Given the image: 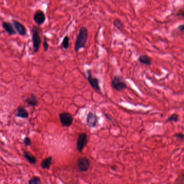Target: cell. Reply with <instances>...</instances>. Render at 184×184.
Segmentation results:
<instances>
[{
    "instance_id": "obj_5",
    "label": "cell",
    "mask_w": 184,
    "mask_h": 184,
    "mask_svg": "<svg viewBox=\"0 0 184 184\" xmlns=\"http://www.w3.org/2000/svg\"><path fill=\"white\" fill-rule=\"evenodd\" d=\"M90 161L87 157H80L77 161V167L80 172H86L89 169Z\"/></svg>"
},
{
    "instance_id": "obj_13",
    "label": "cell",
    "mask_w": 184,
    "mask_h": 184,
    "mask_svg": "<svg viewBox=\"0 0 184 184\" xmlns=\"http://www.w3.org/2000/svg\"><path fill=\"white\" fill-rule=\"evenodd\" d=\"M52 162V157L50 156L45 158L41 163V167L45 169V170H49L50 168V166L51 165Z\"/></svg>"
},
{
    "instance_id": "obj_9",
    "label": "cell",
    "mask_w": 184,
    "mask_h": 184,
    "mask_svg": "<svg viewBox=\"0 0 184 184\" xmlns=\"http://www.w3.org/2000/svg\"><path fill=\"white\" fill-rule=\"evenodd\" d=\"M98 117L94 113L90 112L87 116V124L90 128H94L98 123Z\"/></svg>"
},
{
    "instance_id": "obj_7",
    "label": "cell",
    "mask_w": 184,
    "mask_h": 184,
    "mask_svg": "<svg viewBox=\"0 0 184 184\" xmlns=\"http://www.w3.org/2000/svg\"><path fill=\"white\" fill-rule=\"evenodd\" d=\"M46 17L44 13L41 10H37L33 15V20L36 24L39 27L45 22Z\"/></svg>"
},
{
    "instance_id": "obj_8",
    "label": "cell",
    "mask_w": 184,
    "mask_h": 184,
    "mask_svg": "<svg viewBox=\"0 0 184 184\" xmlns=\"http://www.w3.org/2000/svg\"><path fill=\"white\" fill-rule=\"evenodd\" d=\"M87 80L90 83V85L92 86V87L96 91H100V87L99 85V80L98 78H95L92 76V74L90 72V70L87 71Z\"/></svg>"
},
{
    "instance_id": "obj_10",
    "label": "cell",
    "mask_w": 184,
    "mask_h": 184,
    "mask_svg": "<svg viewBox=\"0 0 184 184\" xmlns=\"http://www.w3.org/2000/svg\"><path fill=\"white\" fill-rule=\"evenodd\" d=\"M13 23L16 30L19 35L21 36H25L27 34V29L22 23L16 20H13Z\"/></svg>"
},
{
    "instance_id": "obj_16",
    "label": "cell",
    "mask_w": 184,
    "mask_h": 184,
    "mask_svg": "<svg viewBox=\"0 0 184 184\" xmlns=\"http://www.w3.org/2000/svg\"><path fill=\"white\" fill-rule=\"evenodd\" d=\"M23 155H24V157H25V158L30 164H35L37 162L36 157H35L34 156H33L30 153L26 151H24L23 153Z\"/></svg>"
},
{
    "instance_id": "obj_21",
    "label": "cell",
    "mask_w": 184,
    "mask_h": 184,
    "mask_svg": "<svg viewBox=\"0 0 184 184\" xmlns=\"http://www.w3.org/2000/svg\"><path fill=\"white\" fill-rule=\"evenodd\" d=\"M23 142H24V144L27 147L31 145V140L28 137H26L24 138V139L23 140Z\"/></svg>"
},
{
    "instance_id": "obj_3",
    "label": "cell",
    "mask_w": 184,
    "mask_h": 184,
    "mask_svg": "<svg viewBox=\"0 0 184 184\" xmlns=\"http://www.w3.org/2000/svg\"><path fill=\"white\" fill-rule=\"evenodd\" d=\"M111 85L114 90L118 91H121L127 88V85H126L122 77L119 76H114V78L111 82Z\"/></svg>"
},
{
    "instance_id": "obj_18",
    "label": "cell",
    "mask_w": 184,
    "mask_h": 184,
    "mask_svg": "<svg viewBox=\"0 0 184 184\" xmlns=\"http://www.w3.org/2000/svg\"><path fill=\"white\" fill-rule=\"evenodd\" d=\"M70 45V38L68 36L64 37L63 41L62 43V46L65 50H67Z\"/></svg>"
},
{
    "instance_id": "obj_14",
    "label": "cell",
    "mask_w": 184,
    "mask_h": 184,
    "mask_svg": "<svg viewBox=\"0 0 184 184\" xmlns=\"http://www.w3.org/2000/svg\"><path fill=\"white\" fill-rule=\"evenodd\" d=\"M139 62L143 64L150 66L152 64V60L147 55H141L138 59Z\"/></svg>"
},
{
    "instance_id": "obj_19",
    "label": "cell",
    "mask_w": 184,
    "mask_h": 184,
    "mask_svg": "<svg viewBox=\"0 0 184 184\" xmlns=\"http://www.w3.org/2000/svg\"><path fill=\"white\" fill-rule=\"evenodd\" d=\"M178 120H179V115L176 113H174L167 118L166 122H177L178 121Z\"/></svg>"
},
{
    "instance_id": "obj_24",
    "label": "cell",
    "mask_w": 184,
    "mask_h": 184,
    "mask_svg": "<svg viewBox=\"0 0 184 184\" xmlns=\"http://www.w3.org/2000/svg\"><path fill=\"white\" fill-rule=\"evenodd\" d=\"M174 136H175V137L178 139H184V135L183 134L181 133H178L176 134L175 135H174Z\"/></svg>"
},
{
    "instance_id": "obj_4",
    "label": "cell",
    "mask_w": 184,
    "mask_h": 184,
    "mask_svg": "<svg viewBox=\"0 0 184 184\" xmlns=\"http://www.w3.org/2000/svg\"><path fill=\"white\" fill-rule=\"evenodd\" d=\"M60 121L63 126L69 127L72 124L73 117L72 115L68 112H63L59 114Z\"/></svg>"
},
{
    "instance_id": "obj_20",
    "label": "cell",
    "mask_w": 184,
    "mask_h": 184,
    "mask_svg": "<svg viewBox=\"0 0 184 184\" xmlns=\"http://www.w3.org/2000/svg\"><path fill=\"white\" fill-rule=\"evenodd\" d=\"M29 184H41V179L38 177H33L32 178L29 180Z\"/></svg>"
},
{
    "instance_id": "obj_2",
    "label": "cell",
    "mask_w": 184,
    "mask_h": 184,
    "mask_svg": "<svg viewBox=\"0 0 184 184\" xmlns=\"http://www.w3.org/2000/svg\"><path fill=\"white\" fill-rule=\"evenodd\" d=\"M41 32V29L38 26H33L32 29V41L33 44V50L35 53L37 52L40 48V45L41 43L40 36Z\"/></svg>"
},
{
    "instance_id": "obj_12",
    "label": "cell",
    "mask_w": 184,
    "mask_h": 184,
    "mask_svg": "<svg viewBox=\"0 0 184 184\" xmlns=\"http://www.w3.org/2000/svg\"><path fill=\"white\" fill-rule=\"evenodd\" d=\"M2 27L10 35H14L16 34V31L15 30L13 25L9 22H3L2 23Z\"/></svg>"
},
{
    "instance_id": "obj_15",
    "label": "cell",
    "mask_w": 184,
    "mask_h": 184,
    "mask_svg": "<svg viewBox=\"0 0 184 184\" xmlns=\"http://www.w3.org/2000/svg\"><path fill=\"white\" fill-rule=\"evenodd\" d=\"M25 102L29 106H33V107L37 106L38 103L37 99L36 96L34 94L30 95V96L26 99Z\"/></svg>"
},
{
    "instance_id": "obj_6",
    "label": "cell",
    "mask_w": 184,
    "mask_h": 184,
    "mask_svg": "<svg viewBox=\"0 0 184 184\" xmlns=\"http://www.w3.org/2000/svg\"><path fill=\"white\" fill-rule=\"evenodd\" d=\"M87 142V135L85 132L80 134L78 136L76 142V148L78 151L81 152L86 145Z\"/></svg>"
},
{
    "instance_id": "obj_25",
    "label": "cell",
    "mask_w": 184,
    "mask_h": 184,
    "mask_svg": "<svg viewBox=\"0 0 184 184\" xmlns=\"http://www.w3.org/2000/svg\"><path fill=\"white\" fill-rule=\"evenodd\" d=\"M177 29L180 31L184 32V24L179 25L177 27Z\"/></svg>"
},
{
    "instance_id": "obj_23",
    "label": "cell",
    "mask_w": 184,
    "mask_h": 184,
    "mask_svg": "<svg viewBox=\"0 0 184 184\" xmlns=\"http://www.w3.org/2000/svg\"><path fill=\"white\" fill-rule=\"evenodd\" d=\"M176 16H180V17H184V9H179V10L177 12Z\"/></svg>"
},
{
    "instance_id": "obj_22",
    "label": "cell",
    "mask_w": 184,
    "mask_h": 184,
    "mask_svg": "<svg viewBox=\"0 0 184 184\" xmlns=\"http://www.w3.org/2000/svg\"><path fill=\"white\" fill-rule=\"evenodd\" d=\"M49 45L47 42L46 37H44V42H43V49H44V50L45 51V52L48 51V50L49 49Z\"/></svg>"
},
{
    "instance_id": "obj_1",
    "label": "cell",
    "mask_w": 184,
    "mask_h": 184,
    "mask_svg": "<svg viewBox=\"0 0 184 184\" xmlns=\"http://www.w3.org/2000/svg\"><path fill=\"white\" fill-rule=\"evenodd\" d=\"M88 29L85 27H80L79 33L76 37L74 45V50L76 52H78L81 49L85 48L88 39Z\"/></svg>"
},
{
    "instance_id": "obj_11",
    "label": "cell",
    "mask_w": 184,
    "mask_h": 184,
    "mask_svg": "<svg viewBox=\"0 0 184 184\" xmlns=\"http://www.w3.org/2000/svg\"><path fill=\"white\" fill-rule=\"evenodd\" d=\"M16 116L22 118H27L29 117V113L25 108L22 106H19L17 108Z\"/></svg>"
},
{
    "instance_id": "obj_17",
    "label": "cell",
    "mask_w": 184,
    "mask_h": 184,
    "mask_svg": "<svg viewBox=\"0 0 184 184\" xmlns=\"http://www.w3.org/2000/svg\"><path fill=\"white\" fill-rule=\"evenodd\" d=\"M113 25L118 30L122 31L124 29V24L121 19L116 18L113 21Z\"/></svg>"
}]
</instances>
